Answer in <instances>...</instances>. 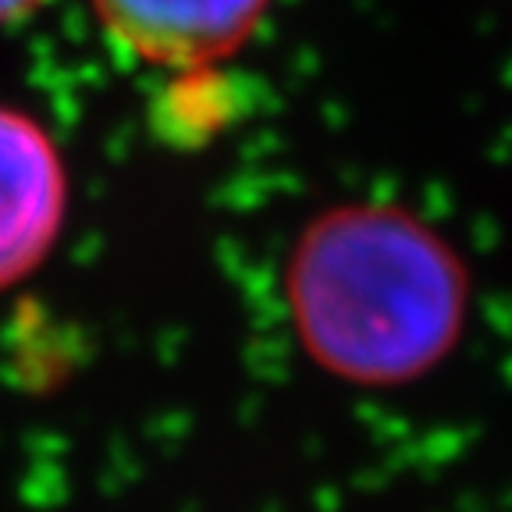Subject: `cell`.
<instances>
[{
  "label": "cell",
  "instance_id": "cell-2",
  "mask_svg": "<svg viewBox=\"0 0 512 512\" xmlns=\"http://www.w3.org/2000/svg\"><path fill=\"white\" fill-rule=\"evenodd\" d=\"M68 214L61 146L29 111L0 104V292L43 267Z\"/></svg>",
  "mask_w": 512,
  "mask_h": 512
},
{
  "label": "cell",
  "instance_id": "cell-1",
  "mask_svg": "<svg viewBox=\"0 0 512 512\" xmlns=\"http://www.w3.org/2000/svg\"><path fill=\"white\" fill-rule=\"evenodd\" d=\"M470 267L431 221L384 200L320 210L288 253L285 306L303 352L356 388H402L456 352Z\"/></svg>",
  "mask_w": 512,
  "mask_h": 512
},
{
  "label": "cell",
  "instance_id": "cell-5",
  "mask_svg": "<svg viewBox=\"0 0 512 512\" xmlns=\"http://www.w3.org/2000/svg\"><path fill=\"white\" fill-rule=\"evenodd\" d=\"M47 4L50 0H0V29H4V25L25 22V18H32V15H40Z\"/></svg>",
  "mask_w": 512,
  "mask_h": 512
},
{
  "label": "cell",
  "instance_id": "cell-4",
  "mask_svg": "<svg viewBox=\"0 0 512 512\" xmlns=\"http://www.w3.org/2000/svg\"><path fill=\"white\" fill-rule=\"evenodd\" d=\"M171 75L175 82L157 107V121L164 125V136L171 143H203L217 136L228 125V118L239 111V96H235L239 89L224 75L221 64Z\"/></svg>",
  "mask_w": 512,
  "mask_h": 512
},
{
  "label": "cell",
  "instance_id": "cell-3",
  "mask_svg": "<svg viewBox=\"0 0 512 512\" xmlns=\"http://www.w3.org/2000/svg\"><path fill=\"white\" fill-rule=\"evenodd\" d=\"M104 36L160 72L210 68L235 57L274 0H89Z\"/></svg>",
  "mask_w": 512,
  "mask_h": 512
}]
</instances>
